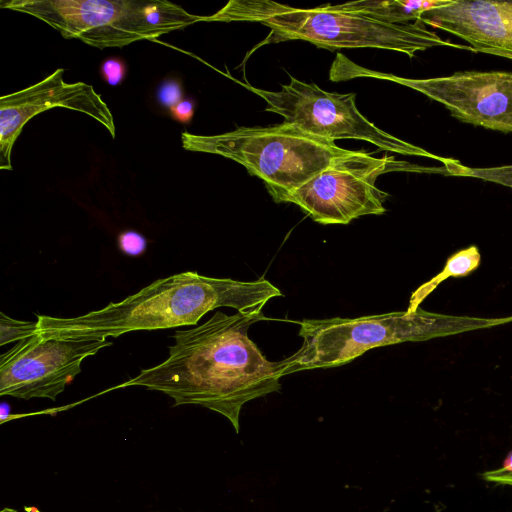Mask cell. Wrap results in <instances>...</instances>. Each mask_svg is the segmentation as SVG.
Instances as JSON below:
<instances>
[{
	"mask_svg": "<svg viewBox=\"0 0 512 512\" xmlns=\"http://www.w3.org/2000/svg\"><path fill=\"white\" fill-rule=\"evenodd\" d=\"M63 68L14 93L0 98V168L11 170V152L24 125L37 114L62 107L86 114L115 137L114 117L92 85L68 83Z\"/></svg>",
	"mask_w": 512,
	"mask_h": 512,
	"instance_id": "cell-11",
	"label": "cell"
},
{
	"mask_svg": "<svg viewBox=\"0 0 512 512\" xmlns=\"http://www.w3.org/2000/svg\"><path fill=\"white\" fill-rule=\"evenodd\" d=\"M289 77L290 83L282 85L279 91H268L238 82L267 103L266 111L282 116L283 122L314 136L333 141L364 140L387 152L428 157L441 161L444 166L452 161L378 128L360 113L354 93L327 92L314 83L302 82L291 75Z\"/></svg>",
	"mask_w": 512,
	"mask_h": 512,
	"instance_id": "cell-7",
	"label": "cell"
},
{
	"mask_svg": "<svg viewBox=\"0 0 512 512\" xmlns=\"http://www.w3.org/2000/svg\"><path fill=\"white\" fill-rule=\"evenodd\" d=\"M281 291L261 277L255 281L213 278L187 271L158 279L138 292L86 314L37 316L36 333L61 338H116L128 332L195 325L220 307L261 313Z\"/></svg>",
	"mask_w": 512,
	"mask_h": 512,
	"instance_id": "cell-2",
	"label": "cell"
},
{
	"mask_svg": "<svg viewBox=\"0 0 512 512\" xmlns=\"http://www.w3.org/2000/svg\"><path fill=\"white\" fill-rule=\"evenodd\" d=\"M183 85L179 78L167 77L157 86L155 100L160 107L170 110L184 98Z\"/></svg>",
	"mask_w": 512,
	"mask_h": 512,
	"instance_id": "cell-17",
	"label": "cell"
},
{
	"mask_svg": "<svg viewBox=\"0 0 512 512\" xmlns=\"http://www.w3.org/2000/svg\"><path fill=\"white\" fill-rule=\"evenodd\" d=\"M0 5L43 21L65 39L99 49L156 40L201 22V16L164 0H10Z\"/></svg>",
	"mask_w": 512,
	"mask_h": 512,
	"instance_id": "cell-6",
	"label": "cell"
},
{
	"mask_svg": "<svg viewBox=\"0 0 512 512\" xmlns=\"http://www.w3.org/2000/svg\"><path fill=\"white\" fill-rule=\"evenodd\" d=\"M418 23L457 36L474 53L512 60V1L451 0L426 11Z\"/></svg>",
	"mask_w": 512,
	"mask_h": 512,
	"instance_id": "cell-12",
	"label": "cell"
},
{
	"mask_svg": "<svg viewBox=\"0 0 512 512\" xmlns=\"http://www.w3.org/2000/svg\"><path fill=\"white\" fill-rule=\"evenodd\" d=\"M451 175L477 178L512 189V164L489 168H471L456 161L451 167Z\"/></svg>",
	"mask_w": 512,
	"mask_h": 512,
	"instance_id": "cell-15",
	"label": "cell"
},
{
	"mask_svg": "<svg viewBox=\"0 0 512 512\" xmlns=\"http://www.w3.org/2000/svg\"><path fill=\"white\" fill-rule=\"evenodd\" d=\"M481 476L485 481L488 482L512 486V471H501L498 468L485 471Z\"/></svg>",
	"mask_w": 512,
	"mask_h": 512,
	"instance_id": "cell-21",
	"label": "cell"
},
{
	"mask_svg": "<svg viewBox=\"0 0 512 512\" xmlns=\"http://www.w3.org/2000/svg\"><path fill=\"white\" fill-rule=\"evenodd\" d=\"M101 78L110 86L120 85L127 74L126 62L119 57H110L103 60L99 67Z\"/></svg>",
	"mask_w": 512,
	"mask_h": 512,
	"instance_id": "cell-19",
	"label": "cell"
},
{
	"mask_svg": "<svg viewBox=\"0 0 512 512\" xmlns=\"http://www.w3.org/2000/svg\"><path fill=\"white\" fill-rule=\"evenodd\" d=\"M451 0H362L333 5L337 10L365 15L392 24L419 22L422 15L436 7L445 6Z\"/></svg>",
	"mask_w": 512,
	"mask_h": 512,
	"instance_id": "cell-13",
	"label": "cell"
},
{
	"mask_svg": "<svg viewBox=\"0 0 512 512\" xmlns=\"http://www.w3.org/2000/svg\"><path fill=\"white\" fill-rule=\"evenodd\" d=\"M106 338H61L38 333L0 358V395L55 401L81 372L82 362L111 346Z\"/></svg>",
	"mask_w": 512,
	"mask_h": 512,
	"instance_id": "cell-10",
	"label": "cell"
},
{
	"mask_svg": "<svg viewBox=\"0 0 512 512\" xmlns=\"http://www.w3.org/2000/svg\"><path fill=\"white\" fill-rule=\"evenodd\" d=\"M499 469L501 471H512V451L509 452Z\"/></svg>",
	"mask_w": 512,
	"mask_h": 512,
	"instance_id": "cell-22",
	"label": "cell"
},
{
	"mask_svg": "<svg viewBox=\"0 0 512 512\" xmlns=\"http://www.w3.org/2000/svg\"><path fill=\"white\" fill-rule=\"evenodd\" d=\"M356 77L401 84L442 104L462 122L512 133V72L472 70L443 77L410 79L364 68L338 54L330 79L342 81Z\"/></svg>",
	"mask_w": 512,
	"mask_h": 512,
	"instance_id": "cell-8",
	"label": "cell"
},
{
	"mask_svg": "<svg viewBox=\"0 0 512 512\" xmlns=\"http://www.w3.org/2000/svg\"><path fill=\"white\" fill-rule=\"evenodd\" d=\"M37 322L12 319L0 313V345L21 341L36 334Z\"/></svg>",
	"mask_w": 512,
	"mask_h": 512,
	"instance_id": "cell-16",
	"label": "cell"
},
{
	"mask_svg": "<svg viewBox=\"0 0 512 512\" xmlns=\"http://www.w3.org/2000/svg\"><path fill=\"white\" fill-rule=\"evenodd\" d=\"M0 512H17L15 509L12 508H4Z\"/></svg>",
	"mask_w": 512,
	"mask_h": 512,
	"instance_id": "cell-23",
	"label": "cell"
},
{
	"mask_svg": "<svg viewBox=\"0 0 512 512\" xmlns=\"http://www.w3.org/2000/svg\"><path fill=\"white\" fill-rule=\"evenodd\" d=\"M196 108L193 98H184L169 110L170 116L177 122L187 125L191 122Z\"/></svg>",
	"mask_w": 512,
	"mask_h": 512,
	"instance_id": "cell-20",
	"label": "cell"
},
{
	"mask_svg": "<svg viewBox=\"0 0 512 512\" xmlns=\"http://www.w3.org/2000/svg\"><path fill=\"white\" fill-rule=\"evenodd\" d=\"M181 139L186 150L217 154L240 163L263 181L277 203L287 202L309 179L352 151L285 122L269 127H239L212 136L184 131Z\"/></svg>",
	"mask_w": 512,
	"mask_h": 512,
	"instance_id": "cell-5",
	"label": "cell"
},
{
	"mask_svg": "<svg viewBox=\"0 0 512 512\" xmlns=\"http://www.w3.org/2000/svg\"><path fill=\"white\" fill-rule=\"evenodd\" d=\"M393 157L376 158L351 151L295 190L287 202L296 204L320 224H348L365 215L386 211L388 194L376 187L377 178L397 169Z\"/></svg>",
	"mask_w": 512,
	"mask_h": 512,
	"instance_id": "cell-9",
	"label": "cell"
},
{
	"mask_svg": "<svg viewBox=\"0 0 512 512\" xmlns=\"http://www.w3.org/2000/svg\"><path fill=\"white\" fill-rule=\"evenodd\" d=\"M117 246L123 254L138 257L146 251L147 239L138 231L125 230L118 235Z\"/></svg>",
	"mask_w": 512,
	"mask_h": 512,
	"instance_id": "cell-18",
	"label": "cell"
},
{
	"mask_svg": "<svg viewBox=\"0 0 512 512\" xmlns=\"http://www.w3.org/2000/svg\"><path fill=\"white\" fill-rule=\"evenodd\" d=\"M248 21L271 29L269 40H303L319 48H380L413 57L433 47L472 51L470 46L443 40L418 22L392 24L337 10L331 4L295 8L271 0H231L201 22Z\"/></svg>",
	"mask_w": 512,
	"mask_h": 512,
	"instance_id": "cell-3",
	"label": "cell"
},
{
	"mask_svg": "<svg viewBox=\"0 0 512 512\" xmlns=\"http://www.w3.org/2000/svg\"><path fill=\"white\" fill-rule=\"evenodd\" d=\"M481 264V254L477 246L471 245L461 249L447 258V261L437 275L422 284L412 294L408 312H414L421 302L444 280L450 277H465L474 272Z\"/></svg>",
	"mask_w": 512,
	"mask_h": 512,
	"instance_id": "cell-14",
	"label": "cell"
},
{
	"mask_svg": "<svg viewBox=\"0 0 512 512\" xmlns=\"http://www.w3.org/2000/svg\"><path fill=\"white\" fill-rule=\"evenodd\" d=\"M512 322V316L479 318L444 315L420 307L357 318L304 319L297 322L301 347L277 362L280 377L345 365L373 348L403 342L427 341Z\"/></svg>",
	"mask_w": 512,
	"mask_h": 512,
	"instance_id": "cell-4",
	"label": "cell"
},
{
	"mask_svg": "<svg viewBox=\"0 0 512 512\" xmlns=\"http://www.w3.org/2000/svg\"><path fill=\"white\" fill-rule=\"evenodd\" d=\"M262 319L263 312L217 311L192 329L176 331L166 360L115 388L142 386L168 395L176 406H203L225 416L238 433L243 405L281 387L277 362L248 337L250 326Z\"/></svg>",
	"mask_w": 512,
	"mask_h": 512,
	"instance_id": "cell-1",
	"label": "cell"
}]
</instances>
